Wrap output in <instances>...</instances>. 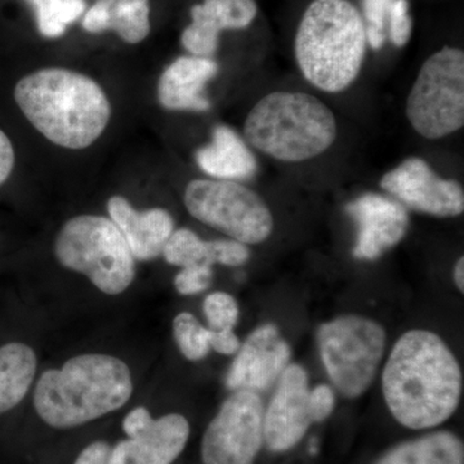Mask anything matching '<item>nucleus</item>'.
I'll return each mask as SVG.
<instances>
[{
    "instance_id": "obj_28",
    "label": "nucleus",
    "mask_w": 464,
    "mask_h": 464,
    "mask_svg": "<svg viewBox=\"0 0 464 464\" xmlns=\"http://www.w3.org/2000/svg\"><path fill=\"white\" fill-rule=\"evenodd\" d=\"M249 258L248 246L240 241L234 239L207 241V264L209 266L219 264L227 267H240L246 265Z\"/></svg>"
},
{
    "instance_id": "obj_17",
    "label": "nucleus",
    "mask_w": 464,
    "mask_h": 464,
    "mask_svg": "<svg viewBox=\"0 0 464 464\" xmlns=\"http://www.w3.org/2000/svg\"><path fill=\"white\" fill-rule=\"evenodd\" d=\"M110 219L123 234L134 259L152 261L163 253L168 239L174 231L173 217L163 208L136 210L121 195L108 201Z\"/></svg>"
},
{
    "instance_id": "obj_22",
    "label": "nucleus",
    "mask_w": 464,
    "mask_h": 464,
    "mask_svg": "<svg viewBox=\"0 0 464 464\" xmlns=\"http://www.w3.org/2000/svg\"><path fill=\"white\" fill-rule=\"evenodd\" d=\"M38 368L35 351L21 342L0 347V414L16 408L29 392Z\"/></svg>"
},
{
    "instance_id": "obj_2",
    "label": "nucleus",
    "mask_w": 464,
    "mask_h": 464,
    "mask_svg": "<svg viewBox=\"0 0 464 464\" xmlns=\"http://www.w3.org/2000/svg\"><path fill=\"white\" fill-rule=\"evenodd\" d=\"M14 97L30 124L63 149L90 148L111 118L102 87L90 76L63 67H45L24 76Z\"/></svg>"
},
{
    "instance_id": "obj_16",
    "label": "nucleus",
    "mask_w": 464,
    "mask_h": 464,
    "mask_svg": "<svg viewBox=\"0 0 464 464\" xmlns=\"http://www.w3.org/2000/svg\"><path fill=\"white\" fill-rule=\"evenodd\" d=\"M190 438V423L181 414L155 420L149 430L121 440L110 450L108 464H172Z\"/></svg>"
},
{
    "instance_id": "obj_21",
    "label": "nucleus",
    "mask_w": 464,
    "mask_h": 464,
    "mask_svg": "<svg viewBox=\"0 0 464 464\" xmlns=\"http://www.w3.org/2000/svg\"><path fill=\"white\" fill-rule=\"evenodd\" d=\"M374 464H464V445L450 431L426 433L389 449Z\"/></svg>"
},
{
    "instance_id": "obj_20",
    "label": "nucleus",
    "mask_w": 464,
    "mask_h": 464,
    "mask_svg": "<svg viewBox=\"0 0 464 464\" xmlns=\"http://www.w3.org/2000/svg\"><path fill=\"white\" fill-rule=\"evenodd\" d=\"M82 25L85 32H114L128 44H139L150 34L149 0H97Z\"/></svg>"
},
{
    "instance_id": "obj_13",
    "label": "nucleus",
    "mask_w": 464,
    "mask_h": 464,
    "mask_svg": "<svg viewBox=\"0 0 464 464\" xmlns=\"http://www.w3.org/2000/svg\"><path fill=\"white\" fill-rule=\"evenodd\" d=\"M292 350L274 324L255 329L237 353L226 375L228 390L253 392L270 389L289 365Z\"/></svg>"
},
{
    "instance_id": "obj_19",
    "label": "nucleus",
    "mask_w": 464,
    "mask_h": 464,
    "mask_svg": "<svg viewBox=\"0 0 464 464\" xmlns=\"http://www.w3.org/2000/svg\"><path fill=\"white\" fill-rule=\"evenodd\" d=\"M198 167L213 179L241 181L255 176L257 161L246 140L228 125H217L212 141L195 154Z\"/></svg>"
},
{
    "instance_id": "obj_18",
    "label": "nucleus",
    "mask_w": 464,
    "mask_h": 464,
    "mask_svg": "<svg viewBox=\"0 0 464 464\" xmlns=\"http://www.w3.org/2000/svg\"><path fill=\"white\" fill-rule=\"evenodd\" d=\"M218 70V63L209 57L177 58L159 78V103L170 111H208L210 102L204 92Z\"/></svg>"
},
{
    "instance_id": "obj_29",
    "label": "nucleus",
    "mask_w": 464,
    "mask_h": 464,
    "mask_svg": "<svg viewBox=\"0 0 464 464\" xmlns=\"http://www.w3.org/2000/svg\"><path fill=\"white\" fill-rule=\"evenodd\" d=\"M212 266H188L183 267L174 277V288L182 295H199L212 285Z\"/></svg>"
},
{
    "instance_id": "obj_31",
    "label": "nucleus",
    "mask_w": 464,
    "mask_h": 464,
    "mask_svg": "<svg viewBox=\"0 0 464 464\" xmlns=\"http://www.w3.org/2000/svg\"><path fill=\"white\" fill-rule=\"evenodd\" d=\"M310 408L315 423L328 420L335 408L334 391L328 384H319L310 390Z\"/></svg>"
},
{
    "instance_id": "obj_24",
    "label": "nucleus",
    "mask_w": 464,
    "mask_h": 464,
    "mask_svg": "<svg viewBox=\"0 0 464 464\" xmlns=\"http://www.w3.org/2000/svg\"><path fill=\"white\" fill-rule=\"evenodd\" d=\"M173 335L182 355L190 362H200L210 353L209 329L190 313L174 317Z\"/></svg>"
},
{
    "instance_id": "obj_35",
    "label": "nucleus",
    "mask_w": 464,
    "mask_h": 464,
    "mask_svg": "<svg viewBox=\"0 0 464 464\" xmlns=\"http://www.w3.org/2000/svg\"><path fill=\"white\" fill-rule=\"evenodd\" d=\"M111 447L106 441H94L85 447L74 464H108Z\"/></svg>"
},
{
    "instance_id": "obj_30",
    "label": "nucleus",
    "mask_w": 464,
    "mask_h": 464,
    "mask_svg": "<svg viewBox=\"0 0 464 464\" xmlns=\"http://www.w3.org/2000/svg\"><path fill=\"white\" fill-rule=\"evenodd\" d=\"M391 42L396 47H404L411 39V18L409 16L408 0H395L391 8L389 18Z\"/></svg>"
},
{
    "instance_id": "obj_3",
    "label": "nucleus",
    "mask_w": 464,
    "mask_h": 464,
    "mask_svg": "<svg viewBox=\"0 0 464 464\" xmlns=\"http://www.w3.org/2000/svg\"><path fill=\"white\" fill-rule=\"evenodd\" d=\"M132 393V374L123 360L105 353H84L41 375L34 406L43 422L69 430L119 411Z\"/></svg>"
},
{
    "instance_id": "obj_1",
    "label": "nucleus",
    "mask_w": 464,
    "mask_h": 464,
    "mask_svg": "<svg viewBox=\"0 0 464 464\" xmlns=\"http://www.w3.org/2000/svg\"><path fill=\"white\" fill-rule=\"evenodd\" d=\"M382 391L387 408L401 426L435 429L459 406L462 371L438 334L413 329L391 350L382 374Z\"/></svg>"
},
{
    "instance_id": "obj_26",
    "label": "nucleus",
    "mask_w": 464,
    "mask_h": 464,
    "mask_svg": "<svg viewBox=\"0 0 464 464\" xmlns=\"http://www.w3.org/2000/svg\"><path fill=\"white\" fill-rule=\"evenodd\" d=\"M208 328L212 331H234L240 310L237 299L225 292H213L203 302Z\"/></svg>"
},
{
    "instance_id": "obj_23",
    "label": "nucleus",
    "mask_w": 464,
    "mask_h": 464,
    "mask_svg": "<svg viewBox=\"0 0 464 464\" xmlns=\"http://www.w3.org/2000/svg\"><path fill=\"white\" fill-rule=\"evenodd\" d=\"M36 14V23L43 36L61 38L67 27L85 12V0H29Z\"/></svg>"
},
{
    "instance_id": "obj_36",
    "label": "nucleus",
    "mask_w": 464,
    "mask_h": 464,
    "mask_svg": "<svg viewBox=\"0 0 464 464\" xmlns=\"http://www.w3.org/2000/svg\"><path fill=\"white\" fill-rule=\"evenodd\" d=\"M454 283L460 293H464V258H458L456 266H454Z\"/></svg>"
},
{
    "instance_id": "obj_32",
    "label": "nucleus",
    "mask_w": 464,
    "mask_h": 464,
    "mask_svg": "<svg viewBox=\"0 0 464 464\" xmlns=\"http://www.w3.org/2000/svg\"><path fill=\"white\" fill-rule=\"evenodd\" d=\"M154 420L145 406H139V408H134L133 411L125 415L123 431L127 438H134V436L149 430Z\"/></svg>"
},
{
    "instance_id": "obj_25",
    "label": "nucleus",
    "mask_w": 464,
    "mask_h": 464,
    "mask_svg": "<svg viewBox=\"0 0 464 464\" xmlns=\"http://www.w3.org/2000/svg\"><path fill=\"white\" fill-rule=\"evenodd\" d=\"M167 264L177 267H188L194 265L207 264V241L188 228L174 230L168 239L163 253Z\"/></svg>"
},
{
    "instance_id": "obj_33",
    "label": "nucleus",
    "mask_w": 464,
    "mask_h": 464,
    "mask_svg": "<svg viewBox=\"0 0 464 464\" xmlns=\"http://www.w3.org/2000/svg\"><path fill=\"white\" fill-rule=\"evenodd\" d=\"M209 329V328H208ZM210 351H216L221 355H237L241 342L234 331H212L209 329Z\"/></svg>"
},
{
    "instance_id": "obj_8",
    "label": "nucleus",
    "mask_w": 464,
    "mask_h": 464,
    "mask_svg": "<svg viewBox=\"0 0 464 464\" xmlns=\"http://www.w3.org/2000/svg\"><path fill=\"white\" fill-rule=\"evenodd\" d=\"M317 344L333 384L342 395L355 399L373 383L386 348V332L366 317L341 316L320 326Z\"/></svg>"
},
{
    "instance_id": "obj_12",
    "label": "nucleus",
    "mask_w": 464,
    "mask_h": 464,
    "mask_svg": "<svg viewBox=\"0 0 464 464\" xmlns=\"http://www.w3.org/2000/svg\"><path fill=\"white\" fill-rule=\"evenodd\" d=\"M315 423L310 408L307 372L289 364L264 414V439L268 450L284 453L297 447Z\"/></svg>"
},
{
    "instance_id": "obj_27",
    "label": "nucleus",
    "mask_w": 464,
    "mask_h": 464,
    "mask_svg": "<svg viewBox=\"0 0 464 464\" xmlns=\"http://www.w3.org/2000/svg\"><path fill=\"white\" fill-rule=\"evenodd\" d=\"M395 0H364L366 42L373 50H381L386 42L391 8Z\"/></svg>"
},
{
    "instance_id": "obj_14",
    "label": "nucleus",
    "mask_w": 464,
    "mask_h": 464,
    "mask_svg": "<svg viewBox=\"0 0 464 464\" xmlns=\"http://www.w3.org/2000/svg\"><path fill=\"white\" fill-rule=\"evenodd\" d=\"M347 213L357 224V241L353 256L374 261L406 235L409 217L398 201L378 194H365L348 204Z\"/></svg>"
},
{
    "instance_id": "obj_5",
    "label": "nucleus",
    "mask_w": 464,
    "mask_h": 464,
    "mask_svg": "<svg viewBox=\"0 0 464 464\" xmlns=\"http://www.w3.org/2000/svg\"><path fill=\"white\" fill-rule=\"evenodd\" d=\"M249 148L284 163L320 157L334 145L338 123L322 100L304 92L276 91L253 106L244 121Z\"/></svg>"
},
{
    "instance_id": "obj_6",
    "label": "nucleus",
    "mask_w": 464,
    "mask_h": 464,
    "mask_svg": "<svg viewBox=\"0 0 464 464\" xmlns=\"http://www.w3.org/2000/svg\"><path fill=\"white\" fill-rule=\"evenodd\" d=\"M53 250L61 266L84 275L105 295H121L136 276V259L123 234L106 217H72L58 231Z\"/></svg>"
},
{
    "instance_id": "obj_10",
    "label": "nucleus",
    "mask_w": 464,
    "mask_h": 464,
    "mask_svg": "<svg viewBox=\"0 0 464 464\" xmlns=\"http://www.w3.org/2000/svg\"><path fill=\"white\" fill-rule=\"evenodd\" d=\"M264 405L257 392L234 391L201 440L204 464H255L265 444Z\"/></svg>"
},
{
    "instance_id": "obj_4",
    "label": "nucleus",
    "mask_w": 464,
    "mask_h": 464,
    "mask_svg": "<svg viewBox=\"0 0 464 464\" xmlns=\"http://www.w3.org/2000/svg\"><path fill=\"white\" fill-rule=\"evenodd\" d=\"M365 21L348 0H314L299 24L295 53L301 74L325 93L348 90L366 56Z\"/></svg>"
},
{
    "instance_id": "obj_9",
    "label": "nucleus",
    "mask_w": 464,
    "mask_h": 464,
    "mask_svg": "<svg viewBox=\"0 0 464 464\" xmlns=\"http://www.w3.org/2000/svg\"><path fill=\"white\" fill-rule=\"evenodd\" d=\"M183 201L201 224L246 246L264 243L274 230L270 208L257 192L240 182L192 179L186 186Z\"/></svg>"
},
{
    "instance_id": "obj_34",
    "label": "nucleus",
    "mask_w": 464,
    "mask_h": 464,
    "mask_svg": "<svg viewBox=\"0 0 464 464\" xmlns=\"http://www.w3.org/2000/svg\"><path fill=\"white\" fill-rule=\"evenodd\" d=\"M16 155L7 134L0 130V186L5 185L14 172Z\"/></svg>"
},
{
    "instance_id": "obj_7",
    "label": "nucleus",
    "mask_w": 464,
    "mask_h": 464,
    "mask_svg": "<svg viewBox=\"0 0 464 464\" xmlns=\"http://www.w3.org/2000/svg\"><path fill=\"white\" fill-rule=\"evenodd\" d=\"M405 114L415 133L445 139L464 125V52L444 47L426 61L406 97Z\"/></svg>"
},
{
    "instance_id": "obj_11",
    "label": "nucleus",
    "mask_w": 464,
    "mask_h": 464,
    "mask_svg": "<svg viewBox=\"0 0 464 464\" xmlns=\"http://www.w3.org/2000/svg\"><path fill=\"white\" fill-rule=\"evenodd\" d=\"M381 188L400 204L426 215L447 218L462 215L464 210L460 183L442 179L420 158L405 159L389 170L382 177Z\"/></svg>"
},
{
    "instance_id": "obj_15",
    "label": "nucleus",
    "mask_w": 464,
    "mask_h": 464,
    "mask_svg": "<svg viewBox=\"0 0 464 464\" xmlns=\"http://www.w3.org/2000/svg\"><path fill=\"white\" fill-rule=\"evenodd\" d=\"M255 0H204L191 8L192 23L182 33L181 43L191 56L216 53L219 34L248 27L257 16Z\"/></svg>"
}]
</instances>
